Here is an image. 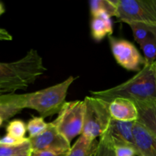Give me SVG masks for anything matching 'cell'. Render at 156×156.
I'll return each mask as SVG.
<instances>
[{
	"label": "cell",
	"instance_id": "4316f807",
	"mask_svg": "<svg viewBox=\"0 0 156 156\" xmlns=\"http://www.w3.org/2000/svg\"><path fill=\"white\" fill-rule=\"evenodd\" d=\"M32 151H28V152H22V153L17 154V155H10V156H32Z\"/></svg>",
	"mask_w": 156,
	"mask_h": 156
},
{
	"label": "cell",
	"instance_id": "d4e9b609",
	"mask_svg": "<svg viewBox=\"0 0 156 156\" xmlns=\"http://www.w3.org/2000/svg\"><path fill=\"white\" fill-rule=\"evenodd\" d=\"M12 40V36L6 29L0 27V41H9Z\"/></svg>",
	"mask_w": 156,
	"mask_h": 156
},
{
	"label": "cell",
	"instance_id": "ac0fdd59",
	"mask_svg": "<svg viewBox=\"0 0 156 156\" xmlns=\"http://www.w3.org/2000/svg\"><path fill=\"white\" fill-rule=\"evenodd\" d=\"M93 156H115L114 144L108 129L99 137L97 149Z\"/></svg>",
	"mask_w": 156,
	"mask_h": 156
},
{
	"label": "cell",
	"instance_id": "3957f363",
	"mask_svg": "<svg viewBox=\"0 0 156 156\" xmlns=\"http://www.w3.org/2000/svg\"><path fill=\"white\" fill-rule=\"evenodd\" d=\"M76 79L70 76L63 82L48 88L24 94L23 108L35 110L44 119L58 114L65 104L69 88Z\"/></svg>",
	"mask_w": 156,
	"mask_h": 156
},
{
	"label": "cell",
	"instance_id": "f1b7e54d",
	"mask_svg": "<svg viewBox=\"0 0 156 156\" xmlns=\"http://www.w3.org/2000/svg\"><path fill=\"white\" fill-rule=\"evenodd\" d=\"M3 122H4V120H2V119L1 118V117H0V126H2V123H3Z\"/></svg>",
	"mask_w": 156,
	"mask_h": 156
},
{
	"label": "cell",
	"instance_id": "d6986e66",
	"mask_svg": "<svg viewBox=\"0 0 156 156\" xmlns=\"http://www.w3.org/2000/svg\"><path fill=\"white\" fill-rule=\"evenodd\" d=\"M27 132V126L23 120L16 119L8 123L6 126V135L17 140L25 139V134Z\"/></svg>",
	"mask_w": 156,
	"mask_h": 156
},
{
	"label": "cell",
	"instance_id": "2e32d148",
	"mask_svg": "<svg viewBox=\"0 0 156 156\" xmlns=\"http://www.w3.org/2000/svg\"><path fill=\"white\" fill-rule=\"evenodd\" d=\"M132 31L136 43L142 44L149 39H156V24L149 23L132 21L127 23Z\"/></svg>",
	"mask_w": 156,
	"mask_h": 156
},
{
	"label": "cell",
	"instance_id": "8fae6325",
	"mask_svg": "<svg viewBox=\"0 0 156 156\" xmlns=\"http://www.w3.org/2000/svg\"><path fill=\"white\" fill-rule=\"evenodd\" d=\"M110 112L113 120L119 121H137L138 110L132 101L118 98L110 103Z\"/></svg>",
	"mask_w": 156,
	"mask_h": 156
},
{
	"label": "cell",
	"instance_id": "ba28073f",
	"mask_svg": "<svg viewBox=\"0 0 156 156\" xmlns=\"http://www.w3.org/2000/svg\"><path fill=\"white\" fill-rule=\"evenodd\" d=\"M31 150L33 153L48 152L57 155H65L70 151V143L61 135L52 122L44 133L35 137H28Z\"/></svg>",
	"mask_w": 156,
	"mask_h": 156
},
{
	"label": "cell",
	"instance_id": "7c38bea8",
	"mask_svg": "<svg viewBox=\"0 0 156 156\" xmlns=\"http://www.w3.org/2000/svg\"><path fill=\"white\" fill-rule=\"evenodd\" d=\"M138 110L137 122L156 136V101H133Z\"/></svg>",
	"mask_w": 156,
	"mask_h": 156
},
{
	"label": "cell",
	"instance_id": "277c9868",
	"mask_svg": "<svg viewBox=\"0 0 156 156\" xmlns=\"http://www.w3.org/2000/svg\"><path fill=\"white\" fill-rule=\"evenodd\" d=\"M84 102L85 109L81 135L96 140L107 130L113 119L109 108L110 104L93 96H87Z\"/></svg>",
	"mask_w": 156,
	"mask_h": 156
},
{
	"label": "cell",
	"instance_id": "5bb4252c",
	"mask_svg": "<svg viewBox=\"0 0 156 156\" xmlns=\"http://www.w3.org/2000/svg\"><path fill=\"white\" fill-rule=\"evenodd\" d=\"M24 94H5L0 95V117L7 120L19 114L23 108Z\"/></svg>",
	"mask_w": 156,
	"mask_h": 156
},
{
	"label": "cell",
	"instance_id": "cb8c5ba5",
	"mask_svg": "<svg viewBox=\"0 0 156 156\" xmlns=\"http://www.w3.org/2000/svg\"><path fill=\"white\" fill-rule=\"evenodd\" d=\"M28 138H25L24 140H17V139L11 137L9 136L6 135L2 139H0V144L3 145H10V146H13V145H18L21 144V143H24L27 141Z\"/></svg>",
	"mask_w": 156,
	"mask_h": 156
},
{
	"label": "cell",
	"instance_id": "e0dca14e",
	"mask_svg": "<svg viewBox=\"0 0 156 156\" xmlns=\"http://www.w3.org/2000/svg\"><path fill=\"white\" fill-rule=\"evenodd\" d=\"M92 16L105 12L110 17L117 16V0H93L89 2Z\"/></svg>",
	"mask_w": 156,
	"mask_h": 156
},
{
	"label": "cell",
	"instance_id": "6da1fadb",
	"mask_svg": "<svg viewBox=\"0 0 156 156\" xmlns=\"http://www.w3.org/2000/svg\"><path fill=\"white\" fill-rule=\"evenodd\" d=\"M46 71L42 57L35 49L29 50L18 60L0 62V91L12 94L27 89Z\"/></svg>",
	"mask_w": 156,
	"mask_h": 156
},
{
	"label": "cell",
	"instance_id": "30bf717a",
	"mask_svg": "<svg viewBox=\"0 0 156 156\" xmlns=\"http://www.w3.org/2000/svg\"><path fill=\"white\" fill-rule=\"evenodd\" d=\"M136 122L119 121L112 119L108 130L114 146L125 145L135 148L133 127Z\"/></svg>",
	"mask_w": 156,
	"mask_h": 156
},
{
	"label": "cell",
	"instance_id": "7402d4cb",
	"mask_svg": "<svg viewBox=\"0 0 156 156\" xmlns=\"http://www.w3.org/2000/svg\"><path fill=\"white\" fill-rule=\"evenodd\" d=\"M144 55L145 63L156 61V39H149L139 44Z\"/></svg>",
	"mask_w": 156,
	"mask_h": 156
},
{
	"label": "cell",
	"instance_id": "603a6c76",
	"mask_svg": "<svg viewBox=\"0 0 156 156\" xmlns=\"http://www.w3.org/2000/svg\"><path fill=\"white\" fill-rule=\"evenodd\" d=\"M115 156H136L137 152L134 147L125 145L114 146Z\"/></svg>",
	"mask_w": 156,
	"mask_h": 156
},
{
	"label": "cell",
	"instance_id": "ffe728a7",
	"mask_svg": "<svg viewBox=\"0 0 156 156\" xmlns=\"http://www.w3.org/2000/svg\"><path fill=\"white\" fill-rule=\"evenodd\" d=\"M26 126L29 133V137H35L46 130L48 126V123H46L42 117H33L28 120Z\"/></svg>",
	"mask_w": 156,
	"mask_h": 156
},
{
	"label": "cell",
	"instance_id": "83f0119b",
	"mask_svg": "<svg viewBox=\"0 0 156 156\" xmlns=\"http://www.w3.org/2000/svg\"><path fill=\"white\" fill-rule=\"evenodd\" d=\"M5 12H6V9H5L4 5L0 2V16H1L2 15H3V14L5 13Z\"/></svg>",
	"mask_w": 156,
	"mask_h": 156
},
{
	"label": "cell",
	"instance_id": "4fadbf2b",
	"mask_svg": "<svg viewBox=\"0 0 156 156\" xmlns=\"http://www.w3.org/2000/svg\"><path fill=\"white\" fill-rule=\"evenodd\" d=\"M113 32V21L108 14L100 12L92 16L90 34L95 41L99 42L106 37L112 36Z\"/></svg>",
	"mask_w": 156,
	"mask_h": 156
},
{
	"label": "cell",
	"instance_id": "44dd1931",
	"mask_svg": "<svg viewBox=\"0 0 156 156\" xmlns=\"http://www.w3.org/2000/svg\"><path fill=\"white\" fill-rule=\"evenodd\" d=\"M28 151H32L28 139L24 143L18 145L10 146V145L0 144V156L14 155Z\"/></svg>",
	"mask_w": 156,
	"mask_h": 156
},
{
	"label": "cell",
	"instance_id": "9a60e30c",
	"mask_svg": "<svg viewBox=\"0 0 156 156\" xmlns=\"http://www.w3.org/2000/svg\"><path fill=\"white\" fill-rule=\"evenodd\" d=\"M98 143L99 140H90L80 135L66 156H93L97 149Z\"/></svg>",
	"mask_w": 156,
	"mask_h": 156
},
{
	"label": "cell",
	"instance_id": "5b68a950",
	"mask_svg": "<svg viewBox=\"0 0 156 156\" xmlns=\"http://www.w3.org/2000/svg\"><path fill=\"white\" fill-rule=\"evenodd\" d=\"M84 109V101L65 102L57 118L52 121L58 132L70 143L82 134Z\"/></svg>",
	"mask_w": 156,
	"mask_h": 156
},
{
	"label": "cell",
	"instance_id": "52a82bcc",
	"mask_svg": "<svg viewBox=\"0 0 156 156\" xmlns=\"http://www.w3.org/2000/svg\"><path fill=\"white\" fill-rule=\"evenodd\" d=\"M110 49L116 62L128 71L139 72L145 64V59L136 46L125 39L108 37Z\"/></svg>",
	"mask_w": 156,
	"mask_h": 156
},
{
	"label": "cell",
	"instance_id": "9c48e42d",
	"mask_svg": "<svg viewBox=\"0 0 156 156\" xmlns=\"http://www.w3.org/2000/svg\"><path fill=\"white\" fill-rule=\"evenodd\" d=\"M133 136L138 156H156V136L137 121L133 127Z\"/></svg>",
	"mask_w": 156,
	"mask_h": 156
},
{
	"label": "cell",
	"instance_id": "7a4b0ae2",
	"mask_svg": "<svg viewBox=\"0 0 156 156\" xmlns=\"http://www.w3.org/2000/svg\"><path fill=\"white\" fill-rule=\"evenodd\" d=\"M93 97L110 104L118 98L135 101H156V61L145 63L140 71L123 83L102 91H90Z\"/></svg>",
	"mask_w": 156,
	"mask_h": 156
},
{
	"label": "cell",
	"instance_id": "4dcf8cb0",
	"mask_svg": "<svg viewBox=\"0 0 156 156\" xmlns=\"http://www.w3.org/2000/svg\"><path fill=\"white\" fill-rule=\"evenodd\" d=\"M32 156H34V155H33V153H32Z\"/></svg>",
	"mask_w": 156,
	"mask_h": 156
},
{
	"label": "cell",
	"instance_id": "484cf974",
	"mask_svg": "<svg viewBox=\"0 0 156 156\" xmlns=\"http://www.w3.org/2000/svg\"><path fill=\"white\" fill-rule=\"evenodd\" d=\"M33 153V152H32ZM34 156H66L62 155H57V154L52 153V152H35L33 153Z\"/></svg>",
	"mask_w": 156,
	"mask_h": 156
},
{
	"label": "cell",
	"instance_id": "f546056e",
	"mask_svg": "<svg viewBox=\"0 0 156 156\" xmlns=\"http://www.w3.org/2000/svg\"><path fill=\"white\" fill-rule=\"evenodd\" d=\"M6 94V93L3 92V91H0V95H1V94Z\"/></svg>",
	"mask_w": 156,
	"mask_h": 156
},
{
	"label": "cell",
	"instance_id": "8992f818",
	"mask_svg": "<svg viewBox=\"0 0 156 156\" xmlns=\"http://www.w3.org/2000/svg\"><path fill=\"white\" fill-rule=\"evenodd\" d=\"M119 21H132L156 24V0H117Z\"/></svg>",
	"mask_w": 156,
	"mask_h": 156
}]
</instances>
